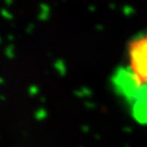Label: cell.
I'll return each instance as SVG.
<instances>
[{
  "mask_svg": "<svg viewBox=\"0 0 147 147\" xmlns=\"http://www.w3.org/2000/svg\"><path fill=\"white\" fill-rule=\"evenodd\" d=\"M129 59L136 81L139 84H147V35L131 42Z\"/></svg>",
  "mask_w": 147,
  "mask_h": 147,
  "instance_id": "obj_1",
  "label": "cell"
}]
</instances>
